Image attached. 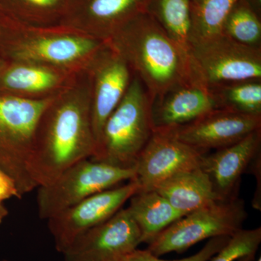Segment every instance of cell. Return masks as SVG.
Segmentation results:
<instances>
[{
	"instance_id": "cell-29",
	"label": "cell",
	"mask_w": 261,
	"mask_h": 261,
	"mask_svg": "<svg viewBox=\"0 0 261 261\" xmlns=\"http://www.w3.org/2000/svg\"><path fill=\"white\" fill-rule=\"evenodd\" d=\"M254 10L260 15L261 11V0H247Z\"/></svg>"
},
{
	"instance_id": "cell-34",
	"label": "cell",
	"mask_w": 261,
	"mask_h": 261,
	"mask_svg": "<svg viewBox=\"0 0 261 261\" xmlns=\"http://www.w3.org/2000/svg\"><path fill=\"white\" fill-rule=\"evenodd\" d=\"M0 15H1V11H0Z\"/></svg>"
},
{
	"instance_id": "cell-14",
	"label": "cell",
	"mask_w": 261,
	"mask_h": 261,
	"mask_svg": "<svg viewBox=\"0 0 261 261\" xmlns=\"http://www.w3.org/2000/svg\"><path fill=\"white\" fill-rule=\"evenodd\" d=\"M259 128L261 116L219 109L191 123L168 129L181 142L207 152L233 145Z\"/></svg>"
},
{
	"instance_id": "cell-5",
	"label": "cell",
	"mask_w": 261,
	"mask_h": 261,
	"mask_svg": "<svg viewBox=\"0 0 261 261\" xmlns=\"http://www.w3.org/2000/svg\"><path fill=\"white\" fill-rule=\"evenodd\" d=\"M53 98L0 95V168L13 180L21 197L37 188L27 164L38 121Z\"/></svg>"
},
{
	"instance_id": "cell-25",
	"label": "cell",
	"mask_w": 261,
	"mask_h": 261,
	"mask_svg": "<svg viewBox=\"0 0 261 261\" xmlns=\"http://www.w3.org/2000/svg\"><path fill=\"white\" fill-rule=\"evenodd\" d=\"M261 243V228L239 230L228 243L208 261H237L240 257L255 255Z\"/></svg>"
},
{
	"instance_id": "cell-24",
	"label": "cell",
	"mask_w": 261,
	"mask_h": 261,
	"mask_svg": "<svg viewBox=\"0 0 261 261\" xmlns=\"http://www.w3.org/2000/svg\"><path fill=\"white\" fill-rule=\"evenodd\" d=\"M221 33L245 45L261 47L260 15L247 0H240L226 17Z\"/></svg>"
},
{
	"instance_id": "cell-2",
	"label": "cell",
	"mask_w": 261,
	"mask_h": 261,
	"mask_svg": "<svg viewBox=\"0 0 261 261\" xmlns=\"http://www.w3.org/2000/svg\"><path fill=\"white\" fill-rule=\"evenodd\" d=\"M108 42L140 79L152 102L192 82L190 61L147 12L130 20Z\"/></svg>"
},
{
	"instance_id": "cell-1",
	"label": "cell",
	"mask_w": 261,
	"mask_h": 261,
	"mask_svg": "<svg viewBox=\"0 0 261 261\" xmlns=\"http://www.w3.org/2000/svg\"><path fill=\"white\" fill-rule=\"evenodd\" d=\"M90 86L85 70L53 97L34 132L27 170L36 187L47 186L67 168L95 154Z\"/></svg>"
},
{
	"instance_id": "cell-13",
	"label": "cell",
	"mask_w": 261,
	"mask_h": 261,
	"mask_svg": "<svg viewBox=\"0 0 261 261\" xmlns=\"http://www.w3.org/2000/svg\"><path fill=\"white\" fill-rule=\"evenodd\" d=\"M151 0H70L61 25L108 42L137 15L147 12Z\"/></svg>"
},
{
	"instance_id": "cell-3",
	"label": "cell",
	"mask_w": 261,
	"mask_h": 261,
	"mask_svg": "<svg viewBox=\"0 0 261 261\" xmlns=\"http://www.w3.org/2000/svg\"><path fill=\"white\" fill-rule=\"evenodd\" d=\"M106 42L65 25L32 27L0 15V58L5 61L78 73Z\"/></svg>"
},
{
	"instance_id": "cell-9",
	"label": "cell",
	"mask_w": 261,
	"mask_h": 261,
	"mask_svg": "<svg viewBox=\"0 0 261 261\" xmlns=\"http://www.w3.org/2000/svg\"><path fill=\"white\" fill-rule=\"evenodd\" d=\"M138 191V184L132 180L89 196L48 219L56 250L62 253L81 235L111 219Z\"/></svg>"
},
{
	"instance_id": "cell-27",
	"label": "cell",
	"mask_w": 261,
	"mask_h": 261,
	"mask_svg": "<svg viewBox=\"0 0 261 261\" xmlns=\"http://www.w3.org/2000/svg\"><path fill=\"white\" fill-rule=\"evenodd\" d=\"M12 197L20 198L18 189L13 180L0 168V202Z\"/></svg>"
},
{
	"instance_id": "cell-6",
	"label": "cell",
	"mask_w": 261,
	"mask_h": 261,
	"mask_svg": "<svg viewBox=\"0 0 261 261\" xmlns=\"http://www.w3.org/2000/svg\"><path fill=\"white\" fill-rule=\"evenodd\" d=\"M247 217L242 199L218 200L182 216L148 243V250L160 257L170 252H185L202 240L231 237L243 228Z\"/></svg>"
},
{
	"instance_id": "cell-36",
	"label": "cell",
	"mask_w": 261,
	"mask_h": 261,
	"mask_svg": "<svg viewBox=\"0 0 261 261\" xmlns=\"http://www.w3.org/2000/svg\"><path fill=\"white\" fill-rule=\"evenodd\" d=\"M1 203H2V202H1Z\"/></svg>"
},
{
	"instance_id": "cell-22",
	"label": "cell",
	"mask_w": 261,
	"mask_h": 261,
	"mask_svg": "<svg viewBox=\"0 0 261 261\" xmlns=\"http://www.w3.org/2000/svg\"><path fill=\"white\" fill-rule=\"evenodd\" d=\"M240 0H190L193 43L222 34L223 25Z\"/></svg>"
},
{
	"instance_id": "cell-28",
	"label": "cell",
	"mask_w": 261,
	"mask_h": 261,
	"mask_svg": "<svg viewBox=\"0 0 261 261\" xmlns=\"http://www.w3.org/2000/svg\"><path fill=\"white\" fill-rule=\"evenodd\" d=\"M261 156L260 153L257 154L256 157L254 159L253 161L250 164L248 169L251 171L253 174L255 175L257 179V187L255 190V193L254 195L253 200H252V205L256 210H261V184L260 176L261 171Z\"/></svg>"
},
{
	"instance_id": "cell-35",
	"label": "cell",
	"mask_w": 261,
	"mask_h": 261,
	"mask_svg": "<svg viewBox=\"0 0 261 261\" xmlns=\"http://www.w3.org/2000/svg\"><path fill=\"white\" fill-rule=\"evenodd\" d=\"M3 261H8V260H3Z\"/></svg>"
},
{
	"instance_id": "cell-15",
	"label": "cell",
	"mask_w": 261,
	"mask_h": 261,
	"mask_svg": "<svg viewBox=\"0 0 261 261\" xmlns=\"http://www.w3.org/2000/svg\"><path fill=\"white\" fill-rule=\"evenodd\" d=\"M260 147L261 128H259L233 145L204 155L200 168L210 178L219 200L238 197L242 176L260 153Z\"/></svg>"
},
{
	"instance_id": "cell-20",
	"label": "cell",
	"mask_w": 261,
	"mask_h": 261,
	"mask_svg": "<svg viewBox=\"0 0 261 261\" xmlns=\"http://www.w3.org/2000/svg\"><path fill=\"white\" fill-rule=\"evenodd\" d=\"M149 13L190 61L192 40L190 0H151Z\"/></svg>"
},
{
	"instance_id": "cell-11",
	"label": "cell",
	"mask_w": 261,
	"mask_h": 261,
	"mask_svg": "<svg viewBox=\"0 0 261 261\" xmlns=\"http://www.w3.org/2000/svg\"><path fill=\"white\" fill-rule=\"evenodd\" d=\"M207 152L176 138L171 129H154L135 164V181L140 190H154L182 171L200 167Z\"/></svg>"
},
{
	"instance_id": "cell-33",
	"label": "cell",
	"mask_w": 261,
	"mask_h": 261,
	"mask_svg": "<svg viewBox=\"0 0 261 261\" xmlns=\"http://www.w3.org/2000/svg\"><path fill=\"white\" fill-rule=\"evenodd\" d=\"M1 61H2V58H0V62H1Z\"/></svg>"
},
{
	"instance_id": "cell-7",
	"label": "cell",
	"mask_w": 261,
	"mask_h": 261,
	"mask_svg": "<svg viewBox=\"0 0 261 261\" xmlns=\"http://www.w3.org/2000/svg\"><path fill=\"white\" fill-rule=\"evenodd\" d=\"M135 176V167H118L92 159L81 161L49 185L38 187L39 217L49 219L89 196L132 181Z\"/></svg>"
},
{
	"instance_id": "cell-16",
	"label": "cell",
	"mask_w": 261,
	"mask_h": 261,
	"mask_svg": "<svg viewBox=\"0 0 261 261\" xmlns=\"http://www.w3.org/2000/svg\"><path fill=\"white\" fill-rule=\"evenodd\" d=\"M79 73L2 59L0 95L28 99H49L61 93Z\"/></svg>"
},
{
	"instance_id": "cell-8",
	"label": "cell",
	"mask_w": 261,
	"mask_h": 261,
	"mask_svg": "<svg viewBox=\"0 0 261 261\" xmlns=\"http://www.w3.org/2000/svg\"><path fill=\"white\" fill-rule=\"evenodd\" d=\"M193 82L208 88L261 80V47H251L221 34L193 43L190 55Z\"/></svg>"
},
{
	"instance_id": "cell-4",
	"label": "cell",
	"mask_w": 261,
	"mask_h": 261,
	"mask_svg": "<svg viewBox=\"0 0 261 261\" xmlns=\"http://www.w3.org/2000/svg\"><path fill=\"white\" fill-rule=\"evenodd\" d=\"M151 108L147 89L134 75L123 99L105 123L91 159L118 167H135L153 132Z\"/></svg>"
},
{
	"instance_id": "cell-31",
	"label": "cell",
	"mask_w": 261,
	"mask_h": 261,
	"mask_svg": "<svg viewBox=\"0 0 261 261\" xmlns=\"http://www.w3.org/2000/svg\"><path fill=\"white\" fill-rule=\"evenodd\" d=\"M255 255H247V256L240 257V258L238 259L237 261H254Z\"/></svg>"
},
{
	"instance_id": "cell-21",
	"label": "cell",
	"mask_w": 261,
	"mask_h": 261,
	"mask_svg": "<svg viewBox=\"0 0 261 261\" xmlns=\"http://www.w3.org/2000/svg\"><path fill=\"white\" fill-rule=\"evenodd\" d=\"M70 0H0V11L8 18L32 27L61 25Z\"/></svg>"
},
{
	"instance_id": "cell-32",
	"label": "cell",
	"mask_w": 261,
	"mask_h": 261,
	"mask_svg": "<svg viewBox=\"0 0 261 261\" xmlns=\"http://www.w3.org/2000/svg\"><path fill=\"white\" fill-rule=\"evenodd\" d=\"M257 261H261V258H260V257H259L258 260H257Z\"/></svg>"
},
{
	"instance_id": "cell-17",
	"label": "cell",
	"mask_w": 261,
	"mask_h": 261,
	"mask_svg": "<svg viewBox=\"0 0 261 261\" xmlns=\"http://www.w3.org/2000/svg\"><path fill=\"white\" fill-rule=\"evenodd\" d=\"M219 109L221 106L212 89L192 81L152 101L153 130L183 126Z\"/></svg>"
},
{
	"instance_id": "cell-26",
	"label": "cell",
	"mask_w": 261,
	"mask_h": 261,
	"mask_svg": "<svg viewBox=\"0 0 261 261\" xmlns=\"http://www.w3.org/2000/svg\"><path fill=\"white\" fill-rule=\"evenodd\" d=\"M229 238L230 237H219V238L210 239L200 251L194 254L192 256L179 259V260H163L151 253L147 249L146 250L137 249L126 256L123 261H208L224 247V245L228 243Z\"/></svg>"
},
{
	"instance_id": "cell-12",
	"label": "cell",
	"mask_w": 261,
	"mask_h": 261,
	"mask_svg": "<svg viewBox=\"0 0 261 261\" xmlns=\"http://www.w3.org/2000/svg\"><path fill=\"white\" fill-rule=\"evenodd\" d=\"M142 243L127 208L79 237L62 252L65 261H123Z\"/></svg>"
},
{
	"instance_id": "cell-10",
	"label": "cell",
	"mask_w": 261,
	"mask_h": 261,
	"mask_svg": "<svg viewBox=\"0 0 261 261\" xmlns=\"http://www.w3.org/2000/svg\"><path fill=\"white\" fill-rule=\"evenodd\" d=\"M84 70L90 86L91 115L97 144L105 123L123 99L134 74L126 61L108 42Z\"/></svg>"
},
{
	"instance_id": "cell-30",
	"label": "cell",
	"mask_w": 261,
	"mask_h": 261,
	"mask_svg": "<svg viewBox=\"0 0 261 261\" xmlns=\"http://www.w3.org/2000/svg\"><path fill=\"white\" fill-rule=\"evenodd\" d=\"M8 210H7L6 207H5L4 205H3V203L0 202V224L3 222V220L5 219V218L8 216Z\"/></svg>"
},
{
	"instance_id": "cell-18",
	"label": "cell",
	"mask_w": 261,
	"mask_h": 261,
	"mask_svg": "<svg viewBox=\"0 0 261 261\" xmlns=\"http://www.w3.org/2000/svg\"><path fill=\"white\" fill-rule=\"evenodd\" d=\"M154 190L185 215L220 200L210 178L200 167L178 173Z\"/></svg>"
},
{
	"instance_id": "cell-23",
	"label": "cell",
	"mask_w": 261,
	"mask_h": 261,
	"mask_svg": "<svg viewBox=\"0 0 261 261\" xmlns=\"http://www.w3.org/2000/svg\"><path fill=\"white\" fill-rule=\"evenodd\" d=\"M211 89L221 109L261 116V80L221 84Z\"/></svg>"
},
{
	"instance_id": "cell-19",
	"label": "cell",
	"mask_w": 261,
	"mask_h": 261,
	"mask_svg": "<svg viewBox=\"0 0 261 261\" xmlns=\"http://www.w3.org/2000/svg\"><path fill=\"white\" fill-rule=\"evenodd\" d=\"M127 207L140 230L142 243L148 244L165 228L185 216L155 190H140Z\"/></svg>"
}]
</instances>
